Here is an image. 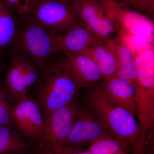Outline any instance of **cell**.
Instances as JSON below:
<instances>
[{
    "mask_svg": "<svg viewBox=\"0 0 154 154\" xmlns=\"http://www.w3.org/2000/svg\"><path fill=\"white\" fill-rule=\"evenodd\" d=\"M54 54L40 68L39 76L28 95L41 108L45 119L72 101L82 87L67 66L66 57Z\"/></svg>",
    "mask_w": 154,
    "mask_h": 154,
    "instance_id": "1",
    "label": "cell"
},
{
    "mask_svg": "<svg viewBox=\"0 0 154 154\" xmlns=\"http://www.w3.org/2000/svg\"><path fill=\"white\" fill-rule=\"evenodd\" d=\"M90 88L84 104L95 113L110 135L126 146L132 153L143 132L135 116L110 102L97 84Z\"/></svg>",
    "mask_w": 154,
    "mask_h": 154,
    "instance_id": "2",
    "label": "cell"
},
{
    "mask_svg": "<svg viewBox=\"0 0 154 154\" xmlns=\"http://www.w3.org/2000/svg\"><path fill=\"white\" fill-rule=\"evenodd\" d=\"M136 73V116L142 131L154 127V48L134 54Z\"/></svg>",
    "mask_w": 154,
    "mask_h": 154,
    "instance_id": "3",
    "label": "cell"
},
{
    "mask_svg": "<svg viewBox=\"0 0 154 154\" xmlns=\"http://www.w3.org/2000/svg\"><path fill=\"white\" fill-rule=\"evenodd\" d=\"M18 47L41 68L54 54L61 52L57 34L44 28L29 16L17 17Z\"/></svg>",
    "mask_w": 154,
    "mask_h": 154,
    "instance_id": "4",
    "label": "cell"
},
{
    "mask_svg": "<svg viewBox=\"0 0 154 154\" xmlns=\"http://www.w3.org/2000/svg\"><path fill=\"white\" fill-rule=\"evenodd\" d=\"M118 38L128 42L136 38L154 41V23L144 15L116 0H100Z\"/></svg>",
    "mask_w": 154,
    "mask_h": 154,
    "instance_id": "5",
    "label": "cell"
},
{
    "mask_svg": "<svg viewBox=\"0 0 154 154\" xmlns=\"http://www.w3.org/2000/svg\"><path fill=\"white\" fill-rule=\"evenodd\" d=\"M40 68L20 48L11 54V62L2 80L12 106L28 95L38 79Z\"/></svg>",
    "mask_w": 154,
    "mask_h": 154,
    "instance_id": "6",
    "label": "cell"
},
{
    "mask_svg": "<svg viewBox=\"0 0 154 154\" xmlns=\"http://www.w3.org/2000/svg\"><path fill=\"white\" fill-rule=\"evenodd\" d=\"M29 16L39 25L59 35L79 20L73 3L38 0Z\"/></svg>",
    "mask_w": 154,
    "mask_h": 154,
    "instance_id": "7",
    "label": "cell"
},
{
    "mask_svg": "<svg viewBox=\"0 0 154 154\" xmlns=\"http://www.w3.org/2000/svg\"><path fill=\"white\" fill-rule=\"evenodd\" d=\"M11 115L18 132L33 145H37L43 137L45 126V119L37 102L27 95L13 105Z\"/></svg>",
    "mask_w": 154,
    "mask_h": 154,
    "instance_id": "8",
    "label": "cell"
},
{
    "mask_svg": "<svg viewBox=\"0 0 154 154\" xmlns=\"http://www.w3.org/2000/svg\"><path fill=\"white\" fill-rule=\"evenodd\" d=\"M81 104L78 96L45 119L44 134L39 143L48 152L53 154L61 147L70 132Z\"/></svg>",
    "mask_w": 154,
    "mask_h": 154,
    "instance_id": "9",
    "label": "cell"
},
{
    "mask_svg": "<svg viewBox=\"0 0 154 154\" xmlns=\"http://www.w3.org/2000/svg\"><path fill=\"white\" fill-rule=\"evenodd\" d=\"M107 136H111L98 117L85 104H81L70 132L61 148L83 150L95 140Z\"/></svg>",
    "mask_w": 154,
    "mask_h": 154,
    "instance_id": "10",
    "label": "cell"
},
{
    "mask_svg": "<svg viewBox=\"0 0 154 154\" xmlns=\"http://www.w3.org/2000/svg\"><path fill=\"white\" fill-rule=\"evenodd\" d=\"M72 3L80 21L99 38L108 40L118 37L100 0H75Z\"/></svg>",
    "mask_w": 154,
    "mask_h": 154,
    "instance_id": "11",
    "label": "cell"
},
{
    "mask_svg": "<svg viewBox=\"0 0 154 154\" xmlns=\"http://www.w3.org/2000/svg\"><path fill=\"white\" fill-rule=\"evenodd\" d=\"M97 85L110 102L136 115V88L132 83L115 76L103 79Z\"/></svg>",
    "mask_w": 154,
    "mask_h": 154,
    "instance_id": "12",
    "label": "cell"
},
{
    "mask_svg": "<svg viewBox=\"0 0 154 154\" xmlns=\"http://www.w3.org/2000/svg\"><path fill=\"white\" fill-rule=\"evenodd\" d=\"M99 39L101 38L80 20L57 36L60 52L64 54L85 52Z\"/></svg>",
    "mask_w": 154,
    "mask_h": 154,
    "instance_id": "13",
    "label": "cell"
},
{
    "mask_svg": "<svg viewBox=\"0 0 154 154\" xmlns=\"http://www.w3.org/2000/svg\"><path fill=\"white\" fill-rule=\"evenodd\" d=\"M64 54L67 66L82 88H91L103 79L99 67L86 53Z\"/></svg>",
    "mask_w": 154,
    "mask_h": 154,
    "instance_id": "14",
    "label": "cell"
},
{
    "mask_svg": "<svg viewBox=\"0 0 154 154\" xmlns=\"http://www.w3.org/2000/svg\"><path fill=\"white\" fill-rule=\"evenodd\" d=\"M18 17L5 0H0V58L18 47Z\"/></svg>",
    "mask_w": 154,
    "mask_h": 154,
    "instance_id": "15",
    "label": "cell"
},
{
    "mask_svg": "<svg viewBox=\"0 0 154 154\" xmlns=\"http://www.w3.org/2000/svg\"><path fill=\"white\" fill-rule=\"evenodd\" d=\"M106 40L113 48L116 56V76L132 83L136 87V73L134 54L132 50L126 42L118 37Z\"/></svg>",
    "mask_w": 154,
    "mask_h": 154,
    "instance_id": "16",
    "label": "cell"
},
{
    "mask_svg": "<svg viewBox=\"0 0 154 154\" xmlns=\"http://www.w3.org/2000/svg\"><path fill=\"white\" fill-rule=\"evenodd\" d=\"M95 62L103 79L116 76L117 64L114 51L106 40L99 39L86 51Z\"/></svg>",
    "mask_w": 154,
    "mask_h": 154,
    "instance_id": "17",
    "label": "cell"
},
{
    "mask_svg": "<svg viewBox=\"0 0 154 154\" xmlns=\"http://www.w3.org/2000/svg\"><path fill=\"white\" fill-rule=\"evenodd\" d=\"M14 126H0V154H41Z\"/></svg>",
    "mask_w": 154,
    "mask_h": 154,
    "instance_id": "18",
    "label": "cell"
},
{
    "mask_svg": "<svg viewBox=\"0 0 154 154\" xmlns=\"http://www.w3.org/2000/svg\"><path fill=\"white\" fill-rule=\"evenodd\" d=\"M86 149L92 154H132L126 146L110 136L95 140Z\"/></svg>",
    "mask_w": 154,
    "mask_h": 154,
    "instance_id": "19",
    "label": "cell"
},
{
    "mask_svg": "<svg viewBox=\"0 0 154 154\" xmlns=\"http://www.w3.org/2000/svg\"><path fill=\"white\" fill-rule=\"evenodd\" d=\"M154 21V0H116Z\"/></svg>",
    "mask_w": 154,
    "mask_h": 154,
    "instance_id": "20",
    "label": "cell"
},
{
    "mask_svg": "<svg viewBox=\"0 0 154 154\" xmlns=\"http://www.w3.org/2000/svg\"><path fill=\"white\" fill-rule=\"evenodd\" d=\"M12 108V104L1 81L0 82V126H14L11 115Z\"/></svg>",
    "mask_w": 154,
    "mask_h": 154,
    "instance_id": "21",
    "label": "cell"
},
{
    "mask_svg": "<svg viewBox=\"0 0 154 154\" xmlns=\"http://www.w3.org/2000/svg\"><path fill=\"white\" fill-rule=\"evenodd\" d=\"M17 17L29 15L38 0H5Z\"/></svg>",
    "mask_w": 154,
    "mask_h": 154,
    "instance_id": "22",
    "label": "cell"
},
{
    "mask_svg": "<svg viewBox=\"0 0 154 154\" xmlns=\"http://www.w3.org/2000/svg\"><path fill=\"white\" fill-rule=\"evenodd\" d=\"M53 154H92L87 150H72L67 149L60 148L56 150L54 152Z\"/></svg>",
    "mask_w": 154,
    "mask_h": 154,
    "instance_id": "23",
    "label": "cell"
},
{
    "mask_svg": "<svg viewBox=\"0 0 154 154\" xmlns=\"http://www.w3.org/2000/svg\"><path fill=\"white\" fill-rule=\"evenodd\" d=\"M6 69H7V67L3 63L2 59L0 58V75L4 71H5Z\"/></svg>",
    "mask_w": 154,
    "mask_h": 154,
    "instance_id": "24",
    "label": "cell"
},
{
    "mask_svg": "<svg viewBox=\"0 0 154 154\" xmlns=\"http://www.w3.org/2000/svg\"><path fill=\"white\" fill-rule=\"evenodd\" d=\"M58 1H63V2H66L72 3L75 0H58Z\"/></svg>",
    "mask_w": 154,
    "mask_h": 154,
    "instance_id": "25",
    "label": "cell"
}]
</instances>
